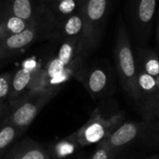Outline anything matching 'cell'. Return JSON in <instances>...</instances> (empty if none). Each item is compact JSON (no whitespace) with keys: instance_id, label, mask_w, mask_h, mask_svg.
I'll use <instances>...</instances> for the list:
<instances>
[{"instance_id":"cell-1","label":"cell","mask_w":159,"mask_h":159,"mask_svg":"<svg viewBox=\"0 0 159 159\" xmlns=\"http://www.w3.org/2000/svg\"><path fill=\"white\" fill-rule=\"evenodd\" d=\"M114 58L121 86L129 96L136 102L138 99V66L129 34L122 22L119 23L116 34Z\"/></svg>"},{"instance_id":"cell-2","label":"cell","mask_w":159,"mask_h":159,"mask_svg":"<svg viewBox=\"0 0 159 159\" xmlns=\"http://www.w3.org/2000/svg\"><path fill=\"white\" fill-rule=\"evenodd\" d=\"M111 0H87L82 7L84 32L81 49L87 57L101 44Z\"/></svg>"},{"instance_id":"cell-3","label":"cell","mask_w":159,"mask_h":159,"mask_svg":"<svg viewBox=\"0 0 159 159\" xmlns=\"http://www.w3.org/2000/svg\"><path fill=\"white\" fill-rule=\"evenodd\" d=\"M124 112L117 108L111 110L108 115L101 108L95 109L89 119L75 132L78 144L89 146L102 143L116 127L124 122Z\"/></svg>"},{"instance_id":"cell-4","label":"cell","mask_w":159,"mask_h":159,"mask_svg":"<svg viewBox=\"0 0 159 159\" xmlns=\"http://www.w3.org/2000/svg\"><path fill=\"white\" fill-rule=\"evenodd\" d=\"M59 89H47L39 91L25 93L22 98L16 101L8 123L20 131L26 129L37 116L41 109L58 93Z\"/></svg>"},{"instance_id":"cell-5","label":"cell","mask_w":159,"mask_h":159,"mask_svg":"<svg viewBox=\"0 0 159 159\" xmlns=\"http://www.w3.org/2000/svg\"><path fill=\"white\" fill-rule=\"evenodd\" d=\"M137 90L136 103L143 113L144 121L148 123L159 111V90L155 77L138 69Z\"/></svg>"},{"instance_id":"cell-6","label":"cell","mask_w":159,"mask_h":159,"mask_svg":"<svg viewBox=\"0 0 159 159\" xmlns=\"http://www.w3.org/2000/svg\"><path fill=\"white\" fill-rule=\"evenodd\" d=\"M148 129L145 121H124L102 142L116 157L123 148L138 140Z\"/></svg>"},{"instance_id":"cell-7","label":"cell","mask_w":159,"mask_h":159,"mask_svg":"<svg viewBox=\"0 0 159 159\" xmlns=\"http://www.w3.org/2000/svg\"><path fill=\"white\" fill-rule=\"evenodd\" d=\"M157 0H133L131 5L132 25L137 38L145 41L151 31Z\"/></svg>"},{"instance_id":"cell-8","label":"cell","mask_w":159,"mask_h":159,"mask_svg":"<svg viewBox=\"0 0 159 159\" xmlns=\"http://www.w3.org/2000/svg\"><path fill=\"white\" fill-rule=\"evenodd\" d=\"M77 77L80 78L89 94L93 99L106 96L112 84L109 71L100 65H94L89 69L83 68Z\"/></svg>"},{"instance_id":"cell-9","label":"cell","mask_w":159,"mask_h":159,"mask_svg":"<svg viewBox=\"0 0 159 159\" xmlns=\"http://www.w3.org/2000/svg\"><path fill=\"white\" fill-rule=\"evenodd\" d=\"M28 61H25L23 66L12 75L10 92L7 99L10 102H16L27 92L33 74L37 67L34 63L30 64Z\"/></svg>"},{"instance_id":"cell-10","label":"cell","mask_w":159,"mask_h":159,"mask_svg":"<svg viewBox=\"0 0 159 159\" xmlns=\"http://www.w3.org/2000/svg\"><path fill=\"white\" fill-rule=\"evenodd\" d=\"M36 0H7V11L25 21L34 22L41 14L45 6H36Z\"/></svg>"},{"instance_id":"cell-11","label":"cell","mask_w":159,"mask_h":159,"mask_svg":"<svg viewBox=\"0 0 159 159\" xmlns=\"http://www.w3.org/2000/svg\"><path fill=\"white\" fill-rule=\"evenodd\" d=\"M61 38L63 39H82L84 32V17L82 7L75 14L65 19L55 29Z\"/></svg>"},{"instance_id":"cell-12","label":"cell","mask_w":159,"mask_h":159,"mask_svg":"<svg viewBox=\"0 0 159 159\" xmlns=\"http://www.w3.org/2000/svg\"><path fill=\"white\" fill-rule=\"evenodd\" d=\"M6 159H49V157L38 143L25 141L12 148L6 155Z\"/></svg>"},{"instance_id":"cell-13","label":"cell","mask_w":159,"mask_h":159,"mask_svg":"<svg viewBox=\"0 0 159 159\" xmlns=\"http://www.w3.org/2000/svg\"><path fill=\"white\" fill-rule=\"evenodd\" d=\"M82 7L83 5L80 3L79 0H61L47 6L53 18L55 29L65 19L75 14Z\"/></svg>"},{"instance_id":"cell-14","label":"cell","mask_w":159,"mask_h":159,"mask_svg":"<svg viewBox=\"0 0 159 159\" xmlns=\"http://www.w3.org/2000/svg\"><path fill=\"white\" fill-rule=\"evenodd\" d=\"M32 23L25 21L16 16L11 15L7 11V6H6V9L0 20V41L9 35L19 34L24 31Z\"/></svg>"},{"instance_id":"cell-15","label":"cell","mask_w":159,"mask_h":159,"mask_svg":"<svg viewBox=\"0 0 159 159\" xmlns=\"http://www.w3.org/2000/svg\"><path fill=\"white\" fill-rule=\"evenodd\" d=\"M80 55L85 56L81 49V39H63L57 57L65 66H68Z\"/></svg>"},{"instance_id":"cell-16","label":"cell","mask_w":159,"mask_h":159,"mask_svg":"<svg viewBox=\"0 0 159 159\" xmlns=\"http://www.w3.org/2000/svg\"><path fill=\"white\" fill-rule=\"evenodd\" d=\"M137 66L139 70L156 77L159 75V55L149 49H139Z\"/></svg>"},{"instance_id":"cell-17","label":"cell","mask_w":159,"mask_h":159,"mask_svg":"<svg viewBox=\"0 0 159 159\" xmlns=\"http://www.w3.org/2000/svg\"><path fill=\"white\" fill-rule=\"evenodd\" d=\"M79 146L75 132L68 137L59 141L52 148L53 157L56 159H64L75 153Z\"/></svg>"},{"instance_id":"cell-18","label":"cell","mask_w":159,"mask_h":159,"mask_svg":"<svg viewBox=\"0 0 159 159\" xmlns=\"http://www.w3.org/2000/svg\"><path fill=\"white\" fill-rule=\"evenodd\" d=\"M19 131L16 127L8 122L0 128V159L4 157L7 148L12 144Z\"/></svg>"},{"instance_id":"cell-19","label":"cell","mask_w":159,"mask_h":159,"mask_svg":"<svg viewBox=\"0 0 159 159\" xmlns=\"http://www.w3.org/2000/svg\"><path fill=\"white\" fill-rule=\"evenodd\" d=\"M65 67L66 66L58 59L57 56L48 62L47 66L45 67L46 76L48 79V89H50L51 84L61 75V74L65 70Z\"/></svg>"},{"instance_id":"cell-20","label":"cell","mask_w":159,"mask_h":159,"mask_svg":"<svg viewBox=\"0 0 159 159\" xmlns=\"http://www.w3.org/2000/svg\"><path fill=\"white\" fill-rule=\"evenodd\" d=\"M12 75L9 73H5L0 75V101L8 99L10 87H11Z\"/></svg>"},{"instance_id":"cell-21","label":"cell","mask_w":159,"mask_h":159,"mask_svg":"<svg viewBox=\"0 0 159 159\" xmlns=\"http://www.w3.org/2000/svg\"><path fill=\"white\" fill-rule=\"evenodd\" d=\"M116 157L112 154V152L108 149V147L103 143H101L98 144L97 148L95 149L94 153L89 159H115Z\"/></svg>"},{"instance_id":"cell-22","label":"cell","mask_w":159,"mask_h":159,"mask_svg":"<svg viewBox=\"0 0 159 159\" xmlns=\"http://www.w3.org/2000/svg\"><path fill=\"white\" fill-rule=\"evenodd\" d=\"M148 130L152 133L153 137H155L157 141H159V111L153 117V119L147 123Z\"/></svg>"},{"instance_id":"cell-23","label":"cell","mask_w":159,"mask_h":159,"mask_svg":"<svg viewBox=\"0 0 159 159\" xmlns=\"http://www.w3.org/2000/svg\"><path fill=\"white\" fill-rule=\"evenodd\" d=\"M6 6H7V0H0V20L6 9Z\"/></svg>"},{"instance_id":"cell-24","label":"cell","mask_w":159,"mask_h":159,"mask_svg":"<svg viewBox=\"0 0 159 159\" xmlns=\"http://www.w3.org/2000/svg\"><path fill=\"white\" fill-rule=\"evenodd\" d=\"M157 48H158L159 53V20L158 23H157Z\"/></svg>"},{"instance_id":"cell-25","label":"cell","mask_w":159,"mask_h":159,"mask_svg":"<svg viewBox=\"0 0 159 159\" xmlns=\"http://www.w3.org/2000/svg\"><path fill=\"white\" fill-rule=\"evenodd\" d=\"M41 5H43V6H45V7H47V5L48 4V2H49V0H37Z\"/></svg>"},{"instance_id":"cell-26","label":"cell","mask_w":159,"mask_h":159,"mask_svg":"<svg viewBox=\"0 0 159 159\" xmlns=\"http://www.w3.org/2000/svg\"><path fill=\"white\" fill-rule=\"evenodd\" d=\"M155 80H156V84H157V89H158L159 90V75L155 77Z\"/></svg>"},{"instance_id":"cell-27","label":"cell","mask_w":159,"mask_h":159,"mask_svg":"<svg viewBox=\"0 0 159 159\" xmlns=\"http://www.w3.org/2000/svg\"><path fill=\"white\" fill-rule=\"evenodd\" d=\"M59 1H61V0H49V2H48V5L52 4V3H56V2H59ZM48 5H47V6H48Z\"/></svg>"},{"instance_id":"cell-28","label":"cell","mask_w":159,"mask_h":159,"mask_svg":"<svg viewBox=\"0 0 159 159\" xmlns=\"http://www.w3.org/2000/svg\"><path fill=\"white\" fill-rule=\"evenodd\" d=\"M3 103H2V102L0 101V113H2V111H3Z\"/></svg>"},{"instance_id":"cell-29","label":"cell","mask_w":159,"mask_h":159,"mask_svg":"<svg viewBox=\"0 0 159 159\" xmlns=\"http://www.w3.org/2000/svg\"><path fill=\"white\" fill-rule=\"evenodd\" d=\"M146 159H159V157H149V158Z\"/></svg>"},{"instance_id":"cell-30","label":"cell","mask_w":159,"mask_h":159,"mask_svg":"<svg viewBox=\"0 0 159 159\" xmlns=\"http://www.w3.org/2000/svg\"><path fill=\"white\" fill-rule=\"evenodd\" d=\"M79 1H80V3H81L82 5H84V4H85V2H86L87 0H79Z\"/></svg>"},{"instance_id":"cell-31","label":"cell","mask_w":159,"mask_h":159,"mask_svg":"<svg viewBox=\"0 0 159 159\" xmlns=\"http://www.w3.org/2000/svg\"><path fill=\"white\" fill-rule=\"evenodd\" d=\"M2 116V113H0V116Z\"/></svg>"},{"instance_id":"cell-32","label":"cell","mask_w":159,"mask_h":159,"mask_svg":"<svg viewBox=\"0 0 159 159\" xmlns=\"http://www.w3.org/2000/svg\"><path fill=\"white\" fill-rule=\"evenodd\" d=\"M87 159H89V158H87Z\"/></svg>"},{"instance_id":"cell-33","label":"cell","mask_w":159,"mask_h":159,"mask_svg":"<svg viewBox=\"0 0 159 159\" xmlns=\"http://www.w3.org/2000/svg\"><path fill=\"white\" fill-rule=\"evenodd\" d=\"M0 42H1V41H0Z\"/></svg>"}]
</instances>
